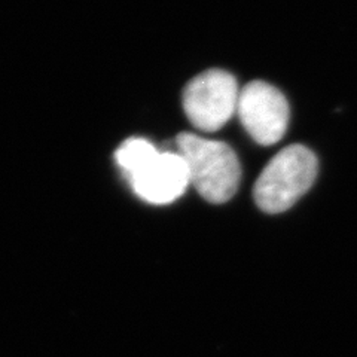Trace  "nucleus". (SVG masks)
<instances>
[{"mask_svg": "<svg viewBox=\"0 0 357 357\" xmlns=\"http://www.w3.org/2000/svg\"><path fill=\"white\" fill-rule=\"evenodd\" d=\"M317 158L303 144H290L265 165L255 183L253 197L266 213H282L292 207L312 186Z\"/></svg>", "mask_w": 357, "mask_h": 357, "instance_id": "2", "label": "nucleus"}, {"mask_svg": "<svg viewBox=\"0 0 357 357\" xmlns=\"http://www.w3.org/2000/svg\"><path fill=\"white\" fill-rule=\"evenodd\" d=\"M237 115L249 136L264 146L280 142L289 126V103L268 82L253 81L240 89Z\"/></svg>", "mask_w": 357, "mask_h": 357, "instance_id": "4", "label": "nucleus"}, {"mask_svg": "<svg viewBox=\"0 0 357 357\" xmlns=\"http://www.w3.org/2000/svg\"><path fill=\"white\" fill-rule=\"evenodd\" d=\"M176 148L186 164L189 182L208 203H227L237 192L241 167L227 143L182 132Z\"/></svg>", "mask_w": 357, "mask_h": 357, "instance_id": "1", "label": "nucleus"}, {"mask_svg": "<svg viewBox=\"0 0 357 357\" xmlns=\"http://www.w3.org/2000/svg\"><path fill=\"white\" fill-rule=\"evenodd\" d=\"M158 152L160 151L149 140L132 137L126 140L118 148L115 152V160L122 173L126 174L127 178H130L132 174L142 170L148 162H151Z\"/></svg>", "mask_w": 357, "mask_h": 357, "instance_id": "6", "label": "nucleus"}, {"mask_svg": "<svg viewBox=\"0 0 357 357\" xmlns=\"http://www.w3.org/2000/svg\"><path fill=\"white\" fill-rule=\"evenodd\" d=\"M128 182L134 194L149 204H170L191 185L183 158L177 152H158L155 158L132 174Z\"/></svg>", "mask_w": 357, "mask_h": 357, "instance_id": "5", "label": "nucleus"}, {"mask_svg": "<svg viewBox=\"0 0 357 357\" xmlns=\"http://www.w3.org/2000/svg\"><path fill=\"white\" fill-rule=\"evenodd\" d=\"M240 88L231 73L211 69L195 76L183 91V110L199 131H218L237 114Z\"/></svg>", "mask_w": 357, "mask_h": 357, "instance_id": "3", "label": "nucleus"}]
</instances>
